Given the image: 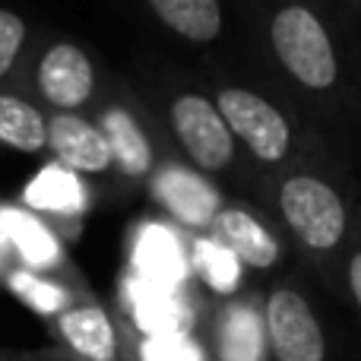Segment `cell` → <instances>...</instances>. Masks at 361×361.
Here are the masks:
<instances>
[{"label": "cell", "instance_id": "obj_19", "mask_svg": "<svg viewBox=\"0 0 361 361\" xmlns=\"http://www.w3.org/2000/svg\"><path fill=\"white\" fill-rule=\"evenodd\" d=\"M140 257H143L146 269L159 279H169L175 282L180 276V250H178V241L162 228H149L140 244Z\"/></svg>", "mask_w": 361, "mask_h": 361}, {"label": "cell", "instance_id": "obj_14", "mask_svg": "<svg viewBox=\"0 0 361 361\" xmlns=\"http://www.w3.org/2000/svg\"><path fill=\"white\" fill-rule=\"evenodd\" d=\"M25 206L29 212H48V216H76L86 206V193L73 171L61 165H48L29 187H25Z\"/></svg>", "mask_w": 361, "mask_h": 361}, {"label": "cell", "instance_id": "obj_6", "mask_svg": "<svg viewBox=\"0 0 361 361\" xmlns=\"http://www.w3.org/2000/svg\"><path fill=\"white\" fill-rule=\"evenodd\" d=\"M35 86L42 99L61 114H76L95 92V67L73 42H54L35 67Z\"/></svg>", "mask_w": 361, "mask_h": 361}, {"label": "cell", "instance_id": "obj_20", "mask_svg": "<svg viewBox=\"0 0 361 361\" xmlns=\"http://www.w3.org/2000/svg\"><path fill=\"white\" fill-rule=\"evenodd\" d=\"M25 44V19L13 10H0V80L13 73Z\"/></svg>", "mask_w": 361, "mask_h": 361}, {"label": "cell", "instance_id": "obj_10", "mask_svg": "<svg viewBox=\"0 0 361 361\" xmlns=\"http://www.w3.org/2000/svg\"><path fill=\"white\" fill-rule=\"evenodd\" d=\"M216 244L250 269H269L279 260V241L247 209H222L212 222Z\"/></svg>", "mask_w": 361, "mask_h": 361}, {"label": "cell", "instance_id": "obj_12", "mask_svg": "<svg viewBox=\"0 0 361 361\" xmlns=\"http://www.w3.org/2000/svg\"><path fill=\"white\" fill-rule=\"evenodd\" d=\"M99 130L105 133V143L111 149V162L118 165L124 175L143 178L152 171V146L143 137L140 124L124 111V108H108L102 114Z\"/></svg>", "mask_w": 361, "mask_h": 361}, {"label": "cell", "instance_id": "obj_1", "mask_svg": "<svg viewBox=\"0 0 361 361\" xmlns=\"http://www.w3.org/2000/svg\"><path fill=\"white\" fill-rule=\"evenodd\" d=\"M269 42L298 86L311 89V92H326L336 86L339 80V61L333 38L326 32L324 19L305 4H288L269 23Z\"/></svg>", "mask_w": 361, "mask_h": 361}, {"label": "cell", "instance_id": "obj_17", "mask_svg": "<svg viewBox=\"0 0 361 361\" xmlns=\"http://www.w3.org/2000/svg\"><path fill=\"white\" fill-rule=\"evenodd\" d=\"M6 286H10L29 307H35L38 314H51V317H57V314L73 301L61 282H54L44 273H35V269H25V267L6 269Z\"/></svg>", "mask_w": 361, "mask_h": 361}, {"label": "cell", "instance_id": "obj_8", "mask_svg": "<svg viewBox=\"0 0 361 361\" xmlns=\"http://www.w3.org/2000/svg\"><path fill=\"white\" fill-rule=\"evenodd\" d=\"M57 165L73 175H105L111 169V149L99 124L80 114H51L48 118V146Z\"/></svg>", "mask_w": 361, "mask_h": 361}, {"label": "cell", "instance_id": "obj_16", "mask_svg": "<svg viewBox=\"0 0 361 361\" xmlns=\"http://www.w3.org/2000/svg\"><path fill=\"white\" fill-rule=\"evenodd\" d=\"M263 326L247 307H231L219 326V355L222 361H263Z\"/></svg>", "mask_w": 361, "mask_h": 361}, {"label": "cell", "instance_id": "obj_18", "mask_svg": "<svg viewBox=\"0 0 361 361\" xmlns=\"http://www.w3.org/2000/svg\"><path fill=\"white\" fill-rule=\"evenodd\" d=\"M193 267H197V273L203 276L216 292H231V288L238 286V267H241V263L225 247H219L216 241H197Z\"/></svg>", "mask_w": 361, "mask_h": 361}, {"label": "cell", "instance_id": "obj_21", "mask_svg": "<svg viewBox=\"0 0 361 361\" xmlns=\"http://www.w3.org/2000/svg\"><path fill=\"white\" fill-rule=\"evenodd\" d=\"M146 361H200V355L180 339H156L146 345Z\"/></svg>", "mask_w": 361, "mask_h": 361}, {"label": "cell", "instance_id": "obj_4", "mask_svg": "<svg viewBox=\"0 0 361 361\" xmlns=\"http://www.w3.org/2000/svg\"><path fill=\"white\" fill-rule=\"evenodd\" d=\"M263 333L273 361H326V339L307 298L292 286H276L263 311Z\"/></svg>", "mask_w": 361, "mask_h": 361}, {"label": "cell", "instance_id": "obj_9", "mask_svg": "<svg viewBox=\"0 0 361 361\" xmlns=\"http://www.w3.org/2000/svg\"><path fill=\"white\" fill-rule=\"evenodd\" d=\"M54 330L82 361H118V333L108 311L95 301H70L54 317Z\"/></svg>", "mask_w": 361, "mask_h": 361}, {"label": "cell", "instance_id": "obj_11", "mask_svg": "<svg viewBox=\"0 0 361 361\" xmlns=\"http://www.w3.org/2000/svg\"><path fill=\"white\" fill-rule=\"evenodd\" d=\"M0 235L4 241L23 257L25 269H51L61 263V247L57 238L35 212L23 209V206H0Z\"/></svg>", "mask_w": 361, "mask_h": 361}, {"label": "cell", "instance_id": "obj_3", "mask_svg": "<svg viewBox=\"0 0 361 361\" xmlns=\"http://www.w3.org/2000/svg\"><path fill=\"white\" fill-rule=\"evenodd\" d=\"M216 111L222 114L231 140H241L254 159L276 165L292 149V127L286 114L250 89H222L216 95Z\"/></svg>", "mask_w": 361, "mask_h": 361}, {"label": "cell", "instance_id": "obj_22", "mask_svg": "<svg viewBox=\"0 0 361 361\" xmlns=\"http://www.w3.org/2000/svg\"><path fill=\"white\" fill-rule=\"evenodd\" d=\"M345 279H349V292L352 301H355L358 314H361V250H355L349 260V269H345Z\"/></svg>", "mask_w": 361, "mask_h": 361}, {"label": "cell", "instance_id": "obj_2", "mask_svg": "<svg viewBox=\"0 0 361 361\" xmlns=\"http://www.w3.org/2000/svg\"><path fill=\"white\" fill-rule=\"evenodd\" d=\"M279 212L288 231L317 254L339 247L349 228V212L339 190L317 175H288L282 180Z\"/></svg>", "mask_w": 361, "mask_h": 361}, {"label": "cell", "instance_id": "obj_13", "mask_svg": "<svg viewBox=\"0 0 361 361\" xmlns=\"http://www.w3.org/2000/svg\"><path fill=\"white\" fill-rule=\"evenodd\" d=\"M159 23L193 44H209L222 32V6L219 0H146Z\"/></svg>", "mask_w": 361, "mask_h": 361}, {"label": "cell", "instance_id": "obj_7", "mask_svg": "<svg viewBox=\"0 0 361 361\" xmlns=\"http://www.w3.org/2000/svg\"><path fill=\"white\" fill-rule=\"evenodd\" d=\"M152 193H156V203L169 212L175 222H180L184 228H212L216 216L222 212V193L203 180L200 175L178 165L162 169L152 180Z\"/></svg>", "mask_w": 361, "mask_h": 361}, {"label": "cell", "instance_id": "obj_15", "mask_svg": "<svg viewBox=\"0 0 361 361\" xmlns=\"http://www.w3.org/2000/svg\"><path fill=\"white\" fill-rule=\"evenodd\" d=\"M0 146L16 152H42L48 146V118L23 95L0 92Z\"/></svg>", "mask_w": 361, "mask_h": 361}, {"label": "cell", "instance_id": "obj_5", "mask_svg": "<svg viewBox=\"0 0 361 361\" xmlns=\"http://www.w3.org/2000/svg\"><path fill=\"white\" fill-rule=\"evenodd\" d=\"M169 121L175 130L180 149L187 152L197 169L203 171H225L235 159V140L225 127L222 114L216 111L209 99L197 92H184L171 102Z\"/></svg>", "mask_w": 361, "mask_h": 361}]
</instances>
